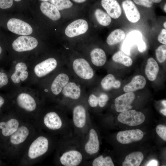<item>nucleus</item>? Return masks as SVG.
I'll return each mask as SVG.
<instances>
[{
    "mask_svg": "<svg viewBox=\"0 0 166 166\" xmlns=\"http://www.w3.org/2000/svg\"><path fill=\"white\" fill-rule=\"evenodd\" d=\"M139 51L141 52H144L146 50L147 46L145 42L142 40H140L137 43Z\"/></svg>",
    "mask_w": 166,
    "mask_h": 166,
    "instance_id": "79ce46f5",
    "label": "nucleus"
},
{
    "mask_svg": "<svg viewBox=\"0 0 166 166\" xmlns=\"http://www.w3.org/2000/svg\"><path fill=\"white\" fill-rule=\"evenodd\" d=\"M101 85L102 88L105 90H109L112 89L119 88L121 82L116 79L113 75L109 74L106 75L102 80Z\"/></svg>",
    "mask_w": 166,
    "mask_h": 166,
    "instance_id": "cd10ccee",
    "label": "nucleus"
},
{
    "mask_svg": "<svg viewBox=\"0 0 166 166\" xmlns=\"http://www.w3.org/2000/svg\"><path fill=\"white\" fill-rule=\"evenodd\" d=\"M117 119L121 123L132 126L143 123L145 120V117L141 112L129 110L121 112L118 116Z\"/></svg>",
    "mask_w": 166,
    "mask_h": 166,
    "instance_id": "423d86ee",
    "label": "nucleus"
},
{
    "mask_svg": "<svg viewBox=\"0 0 166 166\" xmlns=\"http://www.w3.org/2000/svg\"><path fill=\"white\" fill-rule=\"evenodd\" d=\"M14 0L16 2H19L21 1V0Z\"/></svg>",
    "mask_w": 166,
    "mask_h": 166,
    "instance_id": "6e6d98bb",
    "label": "nucleus"
},
{
    "mask_svg": "<svg viewBox=\"0 0 166 166\" xmlns=\"http://www.w3.org/2000/svg\"><path fill=\"white\" fill-rule=\"evenodd\" d=\"M7 26L10 31L18 35H28L33 32L32 28L29 24L17 18L10 19L7 23Z\"/></svg>",
    "mask_w": 166,
    "mask_h": 166,
    "instance_id": "1a4fd4ad",
    "label": "nucleus"
},
{
    "mask_svg": "<svg viewBox=\"0 0 166 166\" xmlns=\"http://www.w3.org/2000/svg\"><path fill=\"white\" fill-rule=\"evenodd\" d=\"M29 134L28 128L25 126H22L10 136V141L13 144L18 145L24 142Z\"/></svg>",
    "mask_w": 166,
    "mask_h": 166,
    "instance_id": "5701e85b",
    "label": "nucleus"
},
{
    "mask_svg": "<svg viewBox=\"0 0 166 166\" xmlns=\"http://www.w3.org/2000/svg\"><path fill=\"white\" fill-rule=\"evenodd\" d=\"M101 4L111 17L117 19L121 16V8L116 0H101Z\"/></svg>",
    "mask_w": 166,
    "mask_h": 166,
    "instance_id": "dca6fc26",
    "label": "nucleus"
},
{
    "mask_svg": "<svg viewBox=\"0 0 166 166\" xmlns=\"http://www.w3.org/2000/svg\"><path fill=\"white\" fill-rule=\"evenodd\" d=\"M90 55L91 61L95 65L101 66L105 63L106 55L105 51L102 49L95 48L91 51Z\"/></svg>",
    "mask_w": 166,
    "mask_h": 166,
    "instance_id": "a878e982",
    "label": "nucleus"
},
{
    "mask_svg": "<svg viewBox=\"0 0 166 166\" xmlns=\"http://www.w3.org/2000/svg\"><path fill=\"white\" fill-rule=\"evenodd\" d=\"M136 4L150 8L152 6L153 3L152 0H133Z\"/></svg>",
    "mask_w": 166,
    "mask_h": 166,
    "instance_id": "58836bf2",
    "label": "nucleus"
},
{
    "mask_svg": "<svg viewBox=\"0 0 166 166\" xmlns=\"http://www.w3.org/2000/svg\"><path fill=\"white\" fill-rule=\"evenodd\" d=\"M71 119L74 133L81 138L86 134L92 121L84 102H78L72 107Z\"/></svg>",
    "mask_w": 166,
    "mask_h": 166,
    "instance_id": "7ed1b4c3",
    "label": "nucleus"
},
{
    "mask_svg": "<svg viewBox=\"0 0 166 166\" xmlns=\"http://www.w3.org/2000/svg\"><path fill=\"white\" fill-rule=\"evenodd\" d=\"M69 78L65 73H61L58 75L53 82L51 87V92L55 95L59 94L64 87L69 82Z\"/></svg>",
    "mask_w": 166,
    "mask_h": 166,
    "instance_id": "6ab92c4d",
    "label": "nucleus"
},
{
    "mask_svg": "<svg viewBox=\"0 0 166 166\" xmlns=\"http://www.w3.org/2000/svg\"><path fill=\"white\" fill-rule=\"evenodd\" d=\"M38 45L37 40L34 38L27 36L18 37L13 42L12 47L19 52L30 51L35 48Z\"/></svg>",
    "mask_w": 166,
    "mask_h": 166,
    "instance_id": "6e6552de",
    "label": "nucleus"
},
{
    "mask_svg": "<svg viewBox=\"0 0 166 166\" xmlns=\"http://www.w3.org/2000/svg\"><path fill=\"white\" fill-rule=\"evenodd\" d=\"M163 25L165 29H166V22H165L164 23Z\"/></svg>",
    "mask_w": 166,
    "mask_h": 166,
    "instance_id": "603ef678",
    "label": "nucleus"
},
{
    "mask_svg": "<svg viewBox=\"0 0 166 166\" xmlns=\"http://www.w3.org/2000/svg\"><path fill=\"white\" fill-rule=\"evenodd\" d=\"M112 58L114 62L122 64L127 67L130 66L132 63V59L121 51H118L115 53Z\"/></svg>",
    "mask_w": 166,
    "mask_h": 166,
    "instance_id": "c756f323",
    "label": "nucleus"
},
{
    "mask_svg": "<svg viewBox=\"0 0 166 166\" xmlns=\"http://www.w3.org/2000/svg\"><path fill=\"white\" fill-rule=\"evenodd\" d=\"M13 4V0H0V8L6 9L10 8Z\"/></svg>",
    "mask_w": 166,
    "mask_h": 166,
    "instance_id": "ea45409f",
    "label": "nucleus"
},
{
    "mask_svg": "<svg viewBox=\"0 0 166 166\" xmlns=\"http://www.w3.org/2000/svg\"><path fill=\"white\" fill-rule=\"evenodd\" d=\"M19 122L15 118L6 121L0 122V130L2 134L5 137L10 136L15 132L19 127Z\"/></svg>",
    "mask_w": 166,
    "mask_h": 166,
    "instance_id": "a211bd4d",
    "label": "nucleus"
},
{
    "mask_svg": "<svg viewBox=\"0 0 166 166\" xmlns=\"http://www.w3.org/2000/svg\"><path fill=\"white\" fill-rule=\"evenodd\" d=\"M98 97V106L101 108H103L106 105L109 100V97L107 94L103 93L100 94Z\"/></svg>",
    "mask_w": 166,
    "mask_h": 166,
    "instance_id": "c9c22d12",
    "label": "nucleus"
},
{
    "mask_svg": "<svg viewBox=\"0 0 166 166\" xmlns=\"http://www.w3.org/2000/svg\"><path fill=\"white\" fill-rule=\"evenodd\" d=\"M5 103V99L4 98L2 95H0V112L1 110V108Z\"/></svg>",
    "mask_w": 166,
    "mask_h": 166,
    "instance_id": "a18cd8bd",
    "label": "nucleus"
},
{
    "mask_svg": "<svg viewBox=\"0 0 166 166\" xmlns=\"http://www.w3.org/2000/svg\"><path fill=\"white\" fill-rule=\"evenodd\" d=\"M40 8L44 14L53 20H57L61 18L59 10L52 4L43 2L41 4Z\"/></svg>",
    "mask_w": 166,
    "mask_h": 166,
    "instance_id": "aec40b11",
    "label": "nucleus"
},
{
    "mask_svg": "<svg viewBox=\"0 0 166 166\" xmlns=\"http://www.w3.org/2000/svg\"><path fill=\"white\" fill-rule=\"evenodd\" d=\"M43 122L47 129L57 132L62 137L74 133L71 120L65 112H49L44 116Z\"/></svg>",
    "mask_w": 166,
    "mask_h": 166,
    "instance_id": "f03ea898",
    "label": "nucleus"
},
{
    "mask_svg": "<svg viewBox=\"0 0 166 166\" xmlns=\"http://www.w3.org/2000/svg\"><path fill=\"white\" fill-rule=\"evenodd\" d=\"M95 17L98 22L101 25L107 26L111 21V17L107 13L99 9H97L94 13Z\"/></svg>",
    "mask_w": 166,
    "mask_h": 166,
    "instance_id": "7c9ffc66",
    "label": "nucleus"
},
{
    "mask_svg": "<svg viewBox=\"0 0 166 166\" xmlns=\"http://www.w3.org/2000/svg\"><path fill=\"white\" fill-rule=\"evenodd\" d=\"M75 73L80 77L85 80H89L94 76L93 70L89 63L82 58L75 59L73 63Z\"/></svg>",
    "mask_w": 166,
    "mask_h": 166,
    "instance_id": "0eeeda50",
    "label": "nucleus"
},
{
    "mask_svg": "<svg viewBox=\"0 0 166 166\" xmlns=\"http://www.w3.org/2000/svg\"><path fill=\"white\" fill-rule=\"evenodd\" d=\"M87 103L88 106L90 109L97 108L98 105V96L94 94H91L88 98Z\"/></svg>",
    "mask_w": 166,
    "mask_h": 166,
    "instance_id": "72a5a7b5",
    "label": "nucleus"
},
{
    "mask_svg": "<svg viewBox=\"0 0 166 166\" xmlns=\"http://www.w3.org/2000/svg\"><path fill=\"white\" fill-rule=\"evenodd\" d=\"M158 161L156 160L153 159L150 161L147 164L146 166H158Z\"/></svg>",
    "mask_w": 166,
    "mask_h": 166,
    "instance_id": "c03bdc74",
    "label": "nucleus"
},
{
    "mask_svg": "<svg viewBox=\"0 0 166 166\" xmlns=\"http://www.w3.org/2000/svg\"><path fill=\"white\" fill-rule=\"evenodd\" d=\"M146 83V80L144 76L136 75L132 78L130 82L124 87L123 90L125 93L133 92L143 88Z\"/></svg>",
    "mask_w": 166,
    "mask_h": 166,
    "instance_id": "412c9836",
    "label": "nucleus"
},
{
    "mask_svg": "<svg viewBox=\"0 0 166 166\" xmlns=\"http://www.w3.org/2000/svg\"><path fill=\"white\" fill-rule=\"evenodd\" d=\"M49 140L46 136H40L34 140L30 145L28 152V156L34 159L45 154L48 151Z\"/></svg>",
    "mask_w": 166,
    "mask_h": 166,
    "instance_id": "39448f33",
    "label": "nucleus"
},
{
    "mask_svg": "<svg viewBox=\"0 0 166 166\" xmlns=\"http://www.w3.org/2000/svg\"><path fill=\"white\" fill-rule=\"evenodd\" d=\"M74 1L77 3H82L86 1V0H73Z\"/></svg>",
    "mask_w": 166,
    "mask_h": 166,
    "instance_id": "de8ad7c7",
    "label": "nucleus"
},
{
    "mask_svg": "<svg viewBox=\"0 0 166 166\" xmlns=\"http://www.w3.org/2000/svg\"><path fill=\"white\" fill-rule=\"evenodd\" d=\"M8 83V78L7 74L0 70V89L6 85Z\"/></svg>",
    "mask_w": 166,
    "mask_h": 166,
    "instance_id": "4c0bfd02",
    "label": "nucleus"
},
{
    "mask_svg": "<svg viewBox=\"0 0 166 166\" xmlns=\"http://www.w3.org/2000/svg\"><path fill=\"white\" fill-rule=\"evenodd\" d=\"M84 165L92 166H114L111 157L101 155L90 160H86Z\"/></svg>",
    "mask_w": 166,
    "mask_h": 166,
    "instance_id": "393cba45",
    "label": "nucleus"
},
{
    "mask_svg": "<svg viewBox=\"0 0 166 166\" xmlns=\"http://www.w3.org/2000/svg\"><path fill=\"white\" fill-rule=\"evenodd\" d=\"M40 0L43 1V2H46L47 1H48L49 0Z\"/></svg>",
    "mask_w": 166,
    "mask_h": 166,
    "instance_id": "5fc2aeb1",
    "label": "nucleus"
},
{
    "mask_svg": "<svg viewBox=\"0 0 166 166\" xmlns=\"http://www.w3.org/2000/svg\"><path fill=\"white\" fill-rule=\"evenodd\" d=\"M57 65L56 60L53 58H49L37 64L34 67V72L37 76L42 77L53 70Z\"/></svg>",
    "mask_w": 166,
    "mask_h": 166,
    "instance_id": "ddd939ff",
    "label": "nucleus"
},
{
    "mask_svg": "<svg viewBox=\"0 0 166 166\" xmlns=\"http://www.w3.org/2000/svg\"><path fill=\"white\" fill-rule=\"evenodd\" d=\"M2 48L0 46V55L1 54V53L2 52Z\"/></svg>",
    "mask_w": 166,
    "mask_h": 166,
    "instance_id": "864d4df0",
    "label": "nucleus"
},
{
    "mask_svg": "<svg viewBox=\"0 0 166 166\" xmlns=\"http://www.w3.org/2000/svg\"><path fill=\"white\" fill-rule=\"evenodd\" d=\"M160 112L162 113L163 115L165 116H166V108L164 109H162L160 111Z\"/></svg>",
    "mask_w": 166,
    "mask_h": 166,
    "instance_id": "49530a36",
    "label": "nucleus"
},
{
    "mask_svg": "<svg viewBox=\"0 0 166 166\" xmlns=\"http://www.w3.org/2000/svg\"><path fill=\"white\" fill-rule=\"evenodd\" d=\"M162 105L164 106V107L166 108V101L165 100H163L162 102Z\"/></svg>",
    "mask_w": 166,
    "mask_h": 166,
    "instance_id": "8fccbe9b",
    "label": "nucleus"
},
{
    "mask_svg": "<svg viewBox=\"0 0 166 166\" xmlns=\"http://www.w3.org/2000/svg\"><path fill=\"white\" fill-rule=\"evenodd\" d=\"M156 131L159 136L164 141H166V126L159 124L156 127Z\"/></svg>",
    "mask_w": 166,
    "mask_h": 166,
    "instance_id": "f704fd0d",
    "label": "nucleus"
},
{
    "mask_svg": "<svg viewBox=\"0 0 166 166\" xmlns=\"http://www.w3.org/2000/svg\"><path fill=\"white\" fill-rule=\"evenodd\" d=\"M156 55L157 60L160 63L164 62L166 59V45H162L156 50Z\"/></svg>",
    "mask_w": 166,
    "mask_h": 166,
    "instance_id": "473e14b6",
    "label": "nucleus"
},
{
    "mask_svg": "<svg viewBox=\"0 0 166 166\" xmlns=\"http://www.w3.org/2000/svg\"><path fill=\"white\" fill-rule=\"evenodd\" d=\"M50 2L59 10L70 8L73 5L70 0H50Z\"/></svg>",
    "mask_w": 166,
    "mask_h": 166,
    "instance_id": "2f4dec72",
    "label": "nucleus"
},
{
    "mask_svg": "<svg viewBox=\"0 0 166 166\" xmlns=\"http://www.w3.org/2000/svg\"><path fill=\"white\" fill-rule=\"evenodd\" d=\"M159 71V67L157 62L152 57L149 58L145 69V74L148 79L151 81H155Z\"/></svg>",
    "mask_w": 166,
    "mask_h": 166,
    "instance_id": "b1692460",
    "label": "nucleus"
},
{
    "mask_svg": "<svg viewBox=\"0 0 166 166\" xmlns=\"http://www.w3.org/2000/svg\"><path fill=\"white\" fill-rule=\"evenodd\" d=\"M157 39L158 41L164 45L166 44V30L163 29L158 36Z\"/></svg>",
    "mask_w": 166,
    "mask_h": 166,
    "instance_id": "a19ab883",
    "label": "nucleus"
},
{
    "mask_svg": "<svg viewBox=\"0 0 166 166\" xmlns=\"http://www.w3.org/2000/svg\"><path fill=\"white\" fill-rule=\"evenodd\" d=\"M62 93L65 99L70 101H79L81 95V89L79 85L73 82H69L64 87Z\"/></svg>",
    "mask_w": 166,
    "mask_h": 166,
    "instance_id": "4468645a",
    "label": "nucleus"
},
{
    "mask_svg": "<svg viewBox=\"0 0 166 166\" xmlns=\"http://www.w3.org/2000/svg\"><path fill=\"white\" fill-rule=\"evenodd\" d=\"M125 37V33L124 31L120 29H117L109 34L107 38L106 42L109 45H113L122 41Z\"/></svg>",
    "mask_w": 166,
    "mask_h": 166,
    "instance_id": "c85d7f7f",
    "label": "nucleus"
},
{
    "mask_svg": "<svg viewBox=\"0 0 166 166\" xmlns=\"http://www.w3.org/2000/svg\"><path fill=\"white\" fill-rule=\"evenodd\" d=\"M57 150V160L61 166L84 165L86 161L81 148V138L74 133L62 137Z\"/></svg>",
    "mask_w": 166,
    "mask_h": 166,
    "instance_id": "f257e3e1",
    "label": "nucleus"
},
{
    "mask_svg": "<svg viewBox=\"0 0 166 166\" xmlns=\"http://www.w3.org/2000/svg\"><path fill=\"white\" fill-rule=\"evenodd\" d=\"M129 39L132 41L131 42H134L136 43L138 41L142 39V36L141 34L138 31H134L129 34Z\"/></svg>",
    "mask_w": 166,
    "mask_h": 166,
    "instance_id": "e433bc0d",
    "label": "nucleus"
},
{
    "mask_svg": "<svg viewBox=\"0 0 166 166\" xmlns=\"http://www.w3.org/2000/svg\"><path fill=\"white\" fill-rule=\"evenodd\" d=\"M27 67L26 64L23 62L18 63L15 66V70L12 75L11 78L15 83H18L20 80L22 81L26 80L28 75V72L26 71Z\"/></svg>",
    "mask_w": 166,
    "mask_h": 166,
    "instance_id": "4be33fe9",
    "label": "nucleus"
},
{
    "mask_svg": "<svg viewBox=\"0 0 166 166\" xmlns=\"http://www.w3.org/2000/svg\"><path fill=\"white\" fill-rule=\"evenodd\" d=\"M81 144L86 161L96 156L99 150L100 142L98 132L93 121L84 137L81 138Z\"/></svg>",
    "mask_w": 166,
    "mask_h": 166,
    "instance_id": "20e7f679",
    "label": "nucleus"
},
{
    "mask_svg": "<svg viewBox=\"0 0 166 166\" xmlns=\"http://www.w3.org/2000/svg\"><path fill=\"white\" fill-rule=\"evenodd\" d=\"M135 98V94L133 92L126 93L117 97L114 101L116 110L121 113L130 109Z\"/></svg>",
    "mask_w": 166,
    "mask_h": 166,
    "instance_id": "f8f14e48",
    "label": "nucleus"
},
{
    "mask_svg": "<svg viewBox=\"0 0 166 166\" xmlns=\"http://www.w3.org/2000/svg\"><path fill=\"white\" fill-rule=\"evenodd\" d=\"M122 6L127 18L130 22L134 23L139 21L140 18V14L132 1H124L122 3Z\"/></svg>",
    "mask_w": 166,
    "mask_h": 166,
    "instance_id": "2eb2a0df",
    "label": "nucleus"
},
{
    "mask_svg": "<svg viewBox=\"0 0 166 166\" xmlns=\"http://www.w3.org/2000/svg\"><path fill=\"white\" fill-rule=\"evenodd\" d=\"M17 102L20 107L26 111L32 112L36 109L35 101L29 94L25 93L20 94L17 97Z\"/></svg>",
    "mask_w": 166,
    "mask_h": 166,
    "instance_id": "f3484780",
    "label": "nucleus"
},
{
    "mask_svg": "<svg viewBox=\"0 0 166 166\" xmlns=\"http://www.w3.org/2000/svg\"><path fill=\"white\" fill-rule=\"evenodd\" d=\"M162 0H152L153 2L155 3H159Z\"/></svg>",
    "mask_w": 166,
    "mask_h": 166,
    "instance_id": "09e8293b",
    "label": "nucleus"
},
{
    "mask_svg": "<svg viewBox=\"0 0 166 166\" xmlns=\"http://www.w3.org/2000/svg\"><path fill=\"white\" fill-rule=\"evenodd\" d=\"M164 9L165 12H166V4H165L164 7Z\"/></svg>",
    "mask_w": 166,
    "mask_h": 166,
    "instance_id": "3c124183",
    "label": "nucleus"
},
{
    "mask_svg": "<svg viewBox=\"0 0 166 166\" xmlns=\"http://www.w3.org/2000/svg\"><path fill=\"white\" fill-rule=\"evenodd\" d=\"M88 25L87 21L79 19L71 22L65 30L66 35L70 38L74 37L84 34L88 30Z\"/></svg>",
    "mask_w": 166,
    "mask_h": 166,
    "instance_id": "9b49d317",
    "label": "nucleus"
},
{
    "mask_svg": "<svg viewBox=\"0 0 166 166\" xmlns=\"http://www.w3.org/2000/svg\"><path fill=\"white\" fill-rule=\"evenodd\" d=\"M143 136L142 130L136 129L120 131L117 135L116 139L119 143L127 144L140 141Z\"/></svg>",
    "mask_w": 166,
    "mask_h": 166,
    "instance_id": "9d476101",
    "label": "nucleus"
},
{
    "mask_svg": "<svg viewBox=\"0 0 166 166\" xmlns=\"http://www.w3.org/2000/svg\"><path fill=\"white\" fill-rule=\"evenodd\" d=\"M144 159V156L140 152H136L130 153L125 157L122 163L123 166H139Z\"/></svg>",
    "mask_w": 166,
    "mask_h": 166,
    "instance_id": "bb28decb",
    "label": "nucleus"
},
{
    "mask_svg": "<svg viewBox=\"0 0 166 166\" xmlns=\"http://www.w3.org/2000/svg\"><path fill=\"white\" fill-rule=\"evenodd\" d=\"M122 50L124 52L128 54L129 53L130 45L129 43L126 42L122 46Z\"/></svg>",
    "mask_w": 166,
    "mask_h": 166,
    "instance_id": "37998d69",
    "label": "nucleus"
}]
</instances>
